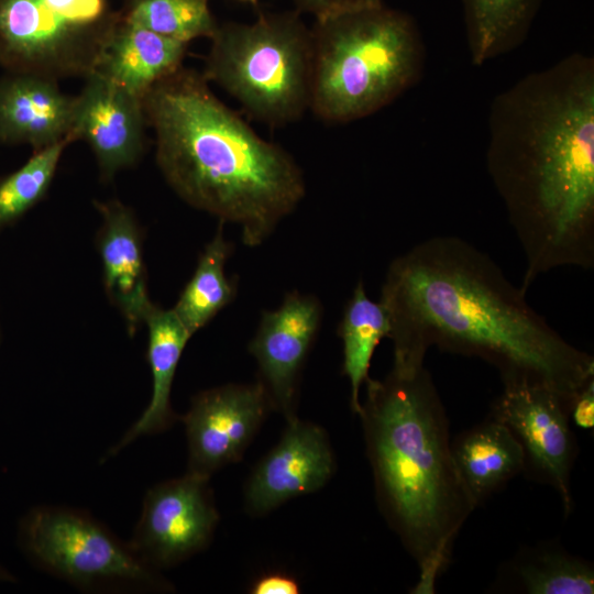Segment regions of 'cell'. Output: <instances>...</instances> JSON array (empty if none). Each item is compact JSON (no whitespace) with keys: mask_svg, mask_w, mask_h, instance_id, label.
<instances>
[{"mask_svg":"<svg viewBox=\"0 0 594 594\" xmlns=\"http://www.w3.org/2000/svg\"><path fill=\"white\" fill-rule=\"evenodd\" d=\"M309 109L343 123L387 106L421 66V43L411 19L384 3L316 19L311 29Z\"/></svg>","mask_w":594,"mask_h":594,"instance_id":"obj_5","label":"cell"},{"mask_svg":"<svg viewBox=\"0 0 594 594\" xmlns=\"http://www.w3.org/2000/svg\"><path fill=\"white\" fill-rule=\"evenodd\" d=\"M359 416L378 507L416 561V594L435 592L476 505L454 465L449 421L430 373L392 369L365 382Z\"/></svg>","mask_w":594,"mask_h":594,"instance_id":"obj_4","label":"cell"},{"mask_svg":"<svg viewBox=\"0 0 594 594\" xmlns=\"http://www.w3.org/2000/svg\"><path fill=\"white\" fill-rule=\"evenodd\" d=\"M380 301L397 372L421 369L429 348L437 346L488 362L503 385L547 387L569 411L594 380L593 356L566 341L530 307L521 287L461 238L433 237L395 257Z\"/></svg>","mask_w":594,"mask_h":594,"instance_id":"obj_1","label":"cell"},{"mask_svg":"<svg viewBox=\"0 0 594 594\" xmlns=\"http://www.w3.org/2000/svg\"><path fill=\"white\" fill-rule=\"evenodd\" d=\"M514 586L528 594H592L594 570L590 562L560 547L527 550L512 562Z\"/></svg>","mask_w":594,"mask_h":594,"instance_id":"obj_23","label":"cell"},{"mask_svg":"<svg viewBox=\"0 0 594 594\" xmlns=\"http://www.w3.org/2000/svg\"><path fill=\"white\" fill-rule=\"evenodd\" d=\"M286 421L279 441L261 459L246 482L245 507L254 516L320 490L334 474L336 459L327 432L297 416Z\"/></svg>","mask_w":594,"mask_h":594,"instance_id":"obj_13","label":"cell"},{"mask_svg":"<svg viewBox=\"0 0 594 594\" xmlns=\"http://www.w3.org/2000/svg\"><path fill=\"white\" fill-rule=\"evenodd\" d=\"M125 21L164 37L188 44L211 37L218 28L208 0H127L121 12Z\"/></svg>","mask_w":594,"mask_h":594,"instance_id":"obj_24","label":"cell"},{"mask_svg":"<svg viewBox=\"0 0 594 594\" xmlns=\"http://www.w3.org/2000/svg\"><path fill=\"white\" fill-rule=\"evenodd\" d=\"M267 393L260 381L227 384L197 394L183 417L188 443V471L210 477L238 462L267 411Z\"/></svg>","mask_w":594,"mask_h":594,"instance_id":"obj_11","label":"cell"},{"mask_svg":"<svg viewBox=\"0 0 594 594\" xmlns=\"http://www.w3.org/2000/svg\"><path fill=\"white\" fill-rule=\"evenodd\" d=\"M389 320L381 301L372 300L359 280L343 309L338 334L343 345L342 373L350 383V406L361 409L360 391L370 378L369 371L376 346L388 338Z\"/></svg>","mask_w":594,"mask_h":594,"instance_id":"obj_20","label":"cell"},{"mask_svg":"<svg viewBox=\"0 0 594 594\" xmlns=\"http://www.w3.org/2000/svg\"><path fill=\"white\" fill-rule=\"evenodd\" d=\"M70 143L65 139L34 151L23 166L0 180V230L13 224L45 197Z\"/></svg>","mask_w":594,"mask_h":594,"instance_id":"obj_25","label":"cell"},{"mask_svg":"<svg viewBox=\"0 0 594 594\" xmlns=\"http://www.w3.org/2000/svg\"><path fill=\"white\" fill-rule=\"evenodd\" d=\"M487 168L525 255V292L554 268L594 266L590 57L570 56L495 100Z\"/></svg>","mask_w":594,"mask_h":594,"instance_id":"obj_2","label":"cell"},{"mask_svg":"<svg viewBox=\"0 0 594 594\" xmlns=\"http://www.w3.org/2000/svg\"><path fill=\"white\" fill-rule=\"evenodd\" d=\"M96 207L102 216L97 248L105 290L133 332L152 304L147 294L141 229L132 210L118 200L96 202Z\"/></svg>","mask_w":594,"mask_h":594,"instance_id":"obj_16","label":"cell"},{"mask_svg":"<svg viewBox=\"0 0 594 594\" xmlns=\"http://www.w3.org/2000/svg\"><path fill=\"white\" fill-rule=\"evenodd\" d=\"M322 319L320 300L293 290L279 307L264 310L249 351L272 409L286 420L296 416L298 384Z\"/></svg>","mask_w":594,"mask_h":594,"instance_id":"obj_12","label":"cell"},{"mask_svg":"<svg viewBox=\"0 0 594 594\" xmlns=\"http://www.w3.org/2000/svg\"><path fill=\"white\" fill-rule=\"evenodd\" d=\"M143 321L148 329L147 360L152 371L151 400L123 438L111 449V455L144 435L169 428L176 418L170 407V392L183 351L191 338L173 309L154 304L147 308Z\"/></svg>","mask_w":594,"mask_h":594,"instance_id":"obj_19","label":"cell"},{"mask_svg":"<svg viewBox=\"0 0 594 594\" xmlns=\"http://www.w3.org/2000/svg\"><path fill=\"white\" fill-rule=\"evenodd\" d=\"M569 417V407L559 395L527 383L505 384L490 414L521 446L524 471L558 492L565 515L573 509L570 476L576 455Z\"/></svg>","mask_w":594,"mask_h":594,"instance_id":"obj_9","label":"cell"},{"mask_svg":"<svg viewBox=\"0 0 594 594\" xmlns=\"http://www.w3.org/2000/svg\"><path fill=\"white\" fill-rule=\"evenodd\" d=\"M238 1L246 2V3H250L252 6H257V2H258V0H238Z\"/></svg>","mask_w":594,"mask_h":594,"instance_id":"obj_30","label":"cell"},{"mask_svg":"<svg viewBox=\"0 0 594 594\" xmlns=\"http://www.w3.org/2000/svg\"><path fill=\"white\" fill-rule=\"evenodd\" d=\"M146 123L143 99L95 72L75 97L70 138L90 146L102 178L111 179L142 156Z\"/></svg>","mask_w":594,"mask_h":594,"instance_id":"obj_14","label":"cell"},{"mask_svg":"<svg viewBox=\"0 0 594 594\" xmlns=\"http://www.w3.org/2000/svg\"><path fill=\"white\" fill-rule=\"evenodd\" d=\"M223 222L199 255L194 275L172 308L193 336L204 328L237 295V283L226 274L232 245L223 235Z\"/></svg>","mask_w":594,"mask_h":594,"instance_id":"obj_21","label":"cell"},{"mask_svg":"<svg viewBox=\"0 0 594 594\" xmlns=\"http://www.w3.org/2000/svg\"><path fill=\"white\" fill-rule=\"evenodd\" d=\"M74 103L55 79L8 73L0 78V143L37 151L65 139L73 142Z\"/></svg>","mask_w":594,"mask_h":594,"instance_id":"obj_15","label":"cell"},{"mask_svg":"<svg viewBox=\"0 0 594 594\" xmlns=\"http://www.w3.org/2000/svg\"><path fill=\"white\" fill-rule=\"evenodd\" d=\"M450 449L457 471L476 506L525 470L518 440L493 418L459 435L450 442Z\"/></svg>","mask_w":594,"mask_h":594,"instance_id":"obj_18","label":"cell"},{"mask_svg":"<svg viewBox=\"0 0 594 594\" xmlns=\"http://www.w3.org/2000/svg\"><path fill=\"white\" fill-rule=\"evenodd\" d=\"M202 76L272 127L310 107L312 36L298 11L262 13L253 23L218 24Z\"/></svg>","mask_w":594,"mask_h":594,"instance_id":"obj_6","label":"cell"},{"mask_svg":"<svg viewBox=\"0 0 594 594\" xmlns=\"http://www.w3.org/2000/svg\"><path fill=\"white\" fill-rule=\"evenodd\" d=\"M218 521L209 477L187 472L146 493L130 547L152 568H169L205 549Z\"/></svg>","mask_w":594,"mask_h":594,"instance_id":"obj_10","label":"cell"},{"mask_svg":"<svg viewBox=\"0 0 594 594\" xmlns=\"http://www.w3.org/2000/svg\"><path fill=\"white\" fill-rule=\"evenodd\" d=\"M143 106L167 184L189 206L240 227L246 246L266 241L304 199L294 157L221 102L202 74L180 67Z\"/></svg>","mask_w":594,"mask_h":594,"instance_id":"obj_3","label":"cell"},{"mask_svg":"<svg viewBox=\"0 0 594 594\" xmlns=\"http://www.w3.org/2000/svg\"><path fill=\"white\" fill-rule=\"evenodd\" d=\"M471 57L475 65L519 42L540 0H462Z\"/></svg>","mask_w":594,"mask_h":594,"instance_id":"obj_22","label":"cell"},{"mask_svg":"<svg viewBox=\"0 0 594 594\" xmlns=\"http://www.w3.org/2000/svg\"><path fill=\"white\" fill-rule=\"evenodd\" d=\"M187 45L121 16L96 72L143 99L157 82L183 67Z\"/></svg>","mask_w":594,"mask_h":594,"instance_id":"obj_17","label":"cell"},{"mask_svg":"<svg viewBox=\"0 0 594 594\" xmlns=\"http://www.w3.org/2000/svg\"><path fill=\"white\" fill-rule=\"evenodd\" d=\"M20 540L33 562L84 588H170L156 569L84 512L34 508L22 520Z\"/></svg>","mask_w":594,"mask_h":594,"instance_id":"obj_8","label":"cell"},{"mask_svg":"<svg viewBox=\"0 0 594 594\" xmlns=\"http://www.w3.org/2000/svg\"><path fill=\"white\" fill-rule=\"evenodd\" d=\"M14 582L13 575H11L6 569L0 565V582Z\"/></svg>","mask_w":594,"mask_h":594,"instance_id":"obj_29","label":"cell"},{"mask_svg":"<svg viewBox=\"0 0 594 594\" xmlns=\"http://www.w3.org/2000/svg\"><path fill=\"white\" fill-rule=\"evenodd\" d=\"M569 416L573 422L584 430L594 426V380L590 381L574 397Z\"/></svg>","mask_w":594,"mask_h":594,"instance_id":"obj_27","label":"cell"},{"mask_svg":"<svg viewBox=\"0 0 594 594\" xmlns=\"http://www.w3.org/2000/svg\"><path fill=\"white\" fill-rule=\"evenodd\" d=\"M296 11L316 19L343 11L383 3V0H294Z\"/></svg>","mask_w":594,"mask_h":594,"instance_id":"obj_26","label":"cell"},{"mask_svg":"<svg viewBox=\"0 0 594 594\" xmlns=\"http://www.w3.org/2000/svg\"><path fill=\"white\" fill-rule=\"evenodd\" d=\"M120 19L110 0H0V66L86 79Z\"/></svg>","mask_w":594,"mask_h":594,"instance_id":"obj_7","label":"cell"},{"mask_svg":"<svg viewBox=\"0 0 594 594\" xmlns=\"http://www.w3.org/2000/svg\"><path fill=\"white\" fill-rule=\"evenodd\" d=\"M299 590L296 579L286 573L273 572L257 579L250 592L253 594H297Z\"/></svg>","mask_w":594,"mask_h":594,"instance_id":"obj_28","label":"cell"}]
</instances>
